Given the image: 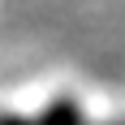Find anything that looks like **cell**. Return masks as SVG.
Returning a JSON list of instances; mask_svg holds the SVG:
<instances>
[{"mask_svg":"<svg viewBox=\"0 0 125 125\" xmlns=\"http://www.w3.org/2000/svg\"><path fill=\"white\" fill-rule=\"evenodd\" d=\"M35 125H86V121H82V112H78V104H69V99H56V104H52V108L39 116Z\"/></svg>","mask_w":125,"mask_h":125,"instance_id":"1","label":"cell"},{"mask_svg":"<svg viewBox=\"0 0 125 125\" xmlns=\"http://www.w3.org/2000/svg\"><path fill=\"white\" fill-rule=\"evenodd\" d=\"M0 125H35V121H22V116H0Z\"/></svg>","mask_w":125,"mask_h":125,"instance_id":"2","label":"cell"}]
</instances>
